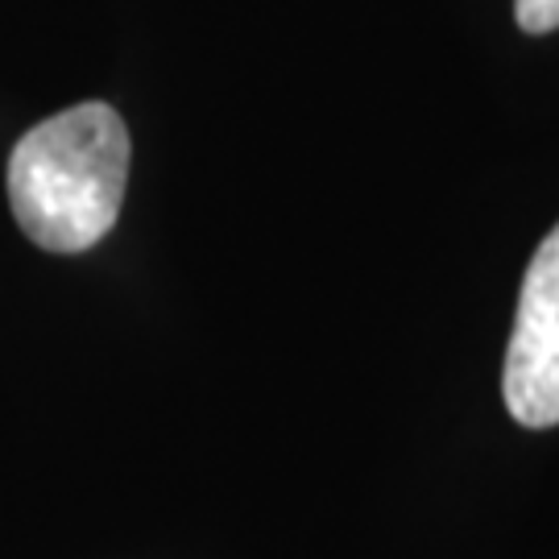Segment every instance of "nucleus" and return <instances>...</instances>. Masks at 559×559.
<instances>
[{
	"instance_id": "f257e3e1",
	"label": "nucleus",
	"mask_w": 559,
	"mask_h": 559,
	"mask_svg": "<svg viewBox=\"0 0 559 559\" xmlns=\"http://www.w3.org/2000/svg\"><path fill=\"white\" fill-rule=\"evenodd\" d=\"M129 182V129L117 108L92 100L34 124L9 158V203L21 233L50 253L100 245Z\"/></svg>"
},
{
	"instance_id": "f03ea898",
	"label": "nucleus",
	"mask_w": 559,
	"mask_h": 559,
	"mask_svg": "<svg viewBox=\"0 0 559 559\" xmlns=\"http://www.w3.org/2000/svg\"><path fill=\"white\" fill-rule=\"evenodd\" d=\"M501 399L522 427H559V224L539 240L522 278Z\"/></svg>"
},
{
	"instance_id": "7ed1b4c3",
	"label": "nucleus",
	"mask_w": 559,
	"mask_h": 559,
	"mask_svg": "<svg viewBox=\"0 0 559 559\" xmlns=\"http://www.w3.org/2000/svg\"><path fill=\"white\" fill-rule=\"evenodd\" d=\"M514 17L526 34H551L559 29V0H514Z\"/></svg>"
}]
</instances>
